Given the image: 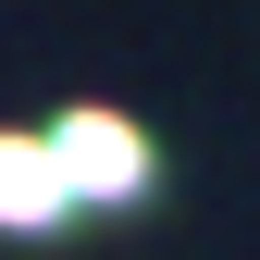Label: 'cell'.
Segmentation results:
<instances>
[{
  "label": "cell",
  "instance_id": "1",
  "mask_svg": "<svg viewBox=\"0 0 260 260\" xmlns=\"http://www.w3.org/2000/svg\"><path fill=\"white\" fill-rule=\"evenodd\" d=\"M38 137H50V174H62L75 211H137V199H149V137H137L124 112L75 100V112H50Z\"/></svg>",
  "mask_w": 260,
  "mask_h": 260
},
{
  "label": "cell",
  "instance_id": "2",
  "mask_svg": "<svg viewBox=\"0 0 260 260\" xmlns=\"http://www.w3.org/2000/svg\"><path fill=\"white\" fill-rule=\"evenodd\" d=\"M50 223H75V199H62V174H50V137H0V236H50Z\"/></svg>",
  "mask_w": 260,
  "mask_h": 260
}]
</instances>
